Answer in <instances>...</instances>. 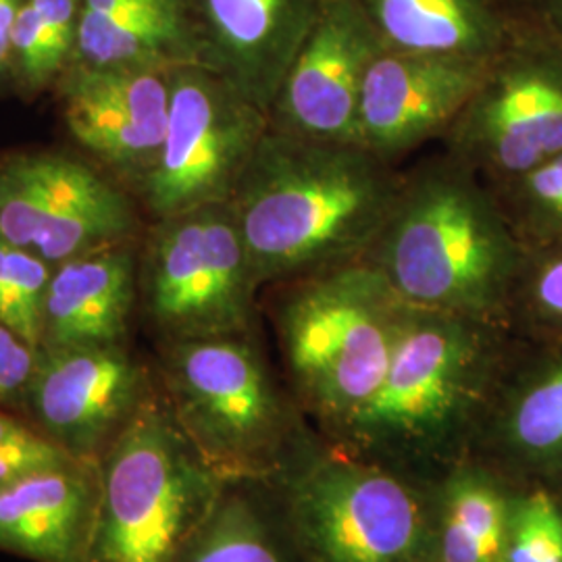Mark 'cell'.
<instances>
[{
	"instance_id": "cell-1",
	"label": "cell",
	"mask_w": 562,
	"mask_h": 562,
	"mask_svg": "<svg viewBox=\"0 0 562 562\" xmlns=\"http://www.w3.org/2000/svg\"><path fill=\"white\" fill-rule=\"evenodd\" d=\"M401 180L362 144L269 127L229 201L261 290L364 261Z\"/></svg>"
},
{
	"instance_id": "cell-2",
	"label": "cell",
	"mask_w": 562,
	"mask_h": 562,
	"mask_svg": "<svg viewBox=\"0 0 562 562\" xmlns=\"http://www.w3.org/2000/svg\"><path fill=\"white\" fill-rule=\"evenodd\" d=\"M364 261L415 308L494 322L519 276L521 241L492 188L442 150L402 171Z\"/></svg>"
},
{
	"instance_id": "cell-3",
	"label": "cell",
	"mask_w": 562,
	"mask_h": 562,
	"mask_svg": "<svg viewBox=\"0 0 562 562\" xmlns=\"http://www.w3.org/2000/svg\"><path fill=\"white\" fill-rule=\"evenodd\" d=\"M265 290L294 394L344 431L380 390L402 319V301L369 261L348 262Z\"/></svg>"
},
{
	"instance_id": "cell-4",
	"label": "cell",
	"mask_w": 562,
	"mask_h": 562,
	"mask_svg": "<svg viewBox=\"0 0 562 562\" xmlns=\"http://www.w3.org/2000/svg\"><path fill=\"white\" fill-rule=\"evenodd\" d=\"M99 469L88 562H178L227 482L202 461L167 401L146 396Z\"/></svg>"
},
{
	"instance_id": "cell-5",
	"label": "cell",
	"mask_w": 562,
	"mask_h": 562,
	"mask_svg": "<svg viewBox=\"0 0 562 562\" xmlns=\"http://www.w3.org/2000/svg\"><path fill=\"white\" fill-rule=\"evenodd\" d=\"M492 323L408 306L380 390L344 434L401 454L452 442L492 390Z\"/></svg>"
},
{
	"instance_id": "cell-6",
	"label": "cell",
	"mask_w": 562,
	"mask_h": 562,
	"mask_svg": "<svg viewBox=\"0 0 562 562\" xmlns=\"http://www.w3.org/2000/svg\"><path fill=\"white\" fill-rule=\"evenodd\" d=\"M162 378L176 422L225 482L278 462L292 415L252 331L167 341Z\"/></svg>"
},
{
	"instance_id": "cell-7",
	"label": "cell",
	"mask_w": 562,
	"mask_h": 562,
	"mask_svg": "<svg viewBox=\"0 0 562 562\" xmlns=\"http://www.w3.org/2000/svg\"><path fill=\"white\" fill-rule=\"evenodd\" d=\"M142 288L146 313L167 341L252 331L261 285L229 202L157 220Z\"/></svg>"
},
{
	"instance_id": "cell-8",
	"label": "cell",
	"mask_w": 562,
	"mask_h": 562,
	"mask_svg": "<svg viewBox=\"0 0 562 562\" xmlns=\"http://www.w3.org/2000/svg\"><path fill=\"white\" fill-rule=\"evenodd\" d=\"M267 130V113L220 74L178 65L165 140L140 181L155 222L232 201Z\"/></svg>"
},
{
	"instance_id": "cell-9",
	"label": "cell",
	"mask_w": 562,
	"mask_h": 562,
	"mask_svg": "<svg viewBox=\"0 0 562 562\" xmlns=\"http://www.w3.org/2000/svg\"><path fill=\"white\" fill-rule=\"evenodd\" d=\"M290 519L315 562H434L419 494L380 464L327 457L290 487Z\"/></svg>"
},
{
	"instance_id": "cell-10",
	"label": "cell",
	"mask_w": 562,
	"mask_h": 562,
	"mask_svg": "<svg viewBox=\"0 0 562 562\" xmlns=\"http://www.w3.org/2000/svg\"><path fill=\"white\" fill-rule=\"evenodd\" d=\"M442 146L490 188L552 159L562 153L561 69L501 50Z\"/></svg>"
},
{
	"instance_id": "cell-11",
	"label": "cell",
	"mask_w": 562,
	"mask_h": 562,
	"mask_svg": "<svg viewBox=\"0 0 562 562\" xmlns=\"http://www.w3.org/2000/svg\"><path fill=\"white\" fill-rule=\"evenodd\" d=\"M134 229L130 201L81 162L44 155L0 169V238L44 261L65 262Z\"/></svg>"
},
{
	"instance_id": "cell-12",
	"label": "cell",
	"mask_w": 562,
	"mask_h": 562,
	"mask_svg": "<svg viewBox=\"0 0 562 562\" xmlns=\"http://www.w3.org/2000/svg\"><path fill=\"white\" fill-rule=\"evenodd\" d=\"M383 46L361 0H322L269 109V127L319 140L359 142L364 74Z\"/></svg>"
},
{
	"instance_id": "cell-13",
	"label": "cell",
	"mask_w": 562,
	"mask_h": 562,
	"mask_svg": "<svg viewBox=\"0 0 562 562\" xmlns=\"http://www.w3.org/2000/svg\"><path fill=\"white\" fill-rule=\"evenodd\" d=\"M25 396L48 438L80 461L99 462L146 401L148 383L120 344L38 348Z\"/></svg>"
},
{
	"instance_id": "cell-14",
	"label": "cell",
	"mask_w": 562,
	"mask_h": 562,
	"mask_svg": "<svg viewBox=\"0 0 562 562\" xmlns=\"http://www.w3.org/2000/svg\"><path fill=\"white\" fill-rule=\"evenodd\" d=\"M490 60L383 48L362 81L359 142L390 165L427 142H442L480 88Z\"/></svg>"
},
{
	"instance_id": "cell-15",
	"label": "cell",
	"mask_w": 562,
	"mask_h": 562,
	"mask_svg": "<svg viewBox=\"0 0 562 562\" xmlns=\"http://www.w3.org/2000/svg\"><path fill=\"white\" fill-rule=\"evenodd\" d=\"M199 65L269 117L322 0H181Z\"/></svg>"
},
{
	"instance_id": "cell-16",
	"label": "cell",
	"mask_w": 562,
	"mask_h": 562,
	"mask_svg": "<svg viewBox=\"0 0 562 562\" xmlns=\"http://www.w3.org/2000/svg\"><path fill=\"white\" fill-rule=\"evenodd\" d=\"M176 67H67L60 88L74 138L140 183L165 140Z\"/></svg>"
},
{
	"instance_id": "cell-17",
	"label": "cell",
	"mask_w": 562,
	"mask_h": 562,
	"mask_svg": "<svg viewBox=\"0 0 562 562\" xmlns=\"http://www.w3.org/2000/svg\"><path fill=\"white\" fill-rule=\"evenodd\" d=\"M99 504L97 462L0 487V548L38 562H88Z\"/></svg>"
},
{
	"instance_id": "cell-18",
	"label": "cell",
	"mask_w": 562,
	"mask_h": 562,
	"mask_svg": "<svg viewBox=\"0 0 562 562\" xmlns=\"http://www.w3.org/2000/svg\"><path fill=\"white\" fill-rule=\"evenodd\" d=\"M136 296V259L102 246L60 265L46 290L41 348L120 344Z\"/></svg>"
},
{
	"instance_id": "cell-19",
	"label": "cell",
	"mask_w": 562,
	"mask_h": 562,
	"mask_svg": "<svg viewBox=\"0 0 562 562\" xmlns=\"http://www.w3.org/2000/svg\"><path fill=\"white\" fill-rule=\"evenodd\" d=\"M199 63L181 0H80L69 67L125 69Z\"/></svg>"
},
{
	"instance_id": "cell-20",
	"label": "cell",
	"mask_w": 562,
	"mask_h": 562,
	"mask_svg": "<svg viewBox=\"0 0 562 562\" xmlns=\"http://www.w3.org/2000/svg\"><path fill=\"white\" fill-rule=\"evenodd\" d=\"M385 50L494 59L504 25L490 0H361Z\"/></svg>"
},
{
	"instance_id": "cell-21",
	"label": "cell",
	"mask_w": 562,
	"mask_h": 562,
	"mask_svg": "<svg viewBox=\"0 0 562 562\" xmlns=\"http://www.w3.org/2000/svg\"><path fill=\"white\" fill-rule=\"evenodd\" d=\"M510 504L482 471L459 469L443 483L434 525V562H504Z\"/></svg>"
},
{
	"instance_id": "cell-22",
	"label": "cell",
	"mask_w": 562,
	"mask_h": 562,
	"mask_svg": "<svg viewBox=\"0 0 562 562\" xmlns=\"http://www.w3.org/2000/svg\"><path fill=\"white\" fill-rule=\"evenodd\" d=\"M80 0H23L11 36V74L25 88H42L71 65Z\"/></svg>"
},
{
	"instance_id": "cell-23",
	"label": "cell",
	"mask_w": 562,
	"mask_h": 562,
	"mask_svg": "<svg viewBox=\"0 0 562 562\" xmlns=\"http://www.w3.org/2000/svg\"><path fill=\"white\" fill-rule=\"evenodd\" d=\"M178 562H288L261 513L225 490Z\"/></svg>"
},
{
	"instance_id": "cell-24",
	"label": "cell",
	"mask_w": 562,
	"mask_h": 562,
	"mask_svg": "<svg viewBox=\"0 0 562 562\" xmlns=\"http://www.w3.org/2000/svg\"><path fill=\"white\" fill-rule=\"evenodd\" d=\"M508 438L529 454L562 452V361L527 383L506 415Z\"/></svg>"
},
{
	"instance_id": "cell-25",
	"label": "cell",
	"mask_w": 562,
	"mask_h": 562,
	"mask_svg": "<svg viewBox=\"0 0 562 562\" xmlns=\"http://www.w3.org/2000/svg\"><path fill=\"white\" fill-rule=\"evenodd\" d=\"M50 273L46 261L32 250L11 246L0 280V323L21 340L41 348L42 319Z\"/></svg>"
},
{
	"instance_id": "cell-26",
	"label": "cell",
	"mask_w": 562,
	"mask_h": 562,
	"mask_svg": "<svg viewBox=\"0 0 562 562\" xmlns=\"http://www.w3.org/2000/svg\"><path fill=\"white\" fill-rule=\"evenodd\" d=\"M504 562H562V513L543 490L510 504Z\"/></svg>"
},
{
	"instance_id": "cell-27",
	"label": "cell",
	"mask_w": 562,
	"mask_h": 562,
	"mask_svg": "<svg viewBox=\"0 0 562 562\" xmlns=\"http://www.w3.org/2000/svg\"><path fill=\"white\" fill-rule=\"evenodd\" d=\"M498 199H513L510 206L503 211H515L517 222H510V229L527 223L531 229H562V153L538 165L519 180L508 181L492 188Z\"/></svg>"
},
{
	"instance_id": "cell-28",
	"label": "cell",
	"mask_w": 562,
	"mask_h": 562,
	"mask_svg": "<svg viewBox=\"0 0 562 562\" xmlns=\"http://www.w3.org/2000/svg\"><path fill=\"white\" fill-rule=\"evenodd\" d=\"M83 462L27 425L0 415V487L27 475ZM88 462V461H86Z\"/></svg>"
},
{
	"instance_id": "cell-29",
	"label": "cell",
	"mask_w": 562,
	"mask_h": 562,
	"mask_svg": "<svg viewBox=\"0 0 562 562\" xmlns=\"http://www.w3.org/2000/svg\"><path fill=\"white\" fill-rule=\"evenodd\" d=\"M38 361V348L0 323V402L25 396Z\"/></svg>"
},
{
	"instance_id": "cell-30",
	"label": "cell",
	"mask_w": 562,
	"mask_h": 562,
	"mask_svg": "<svg viewBox=\"0 0 562 562\" xmlns=\"http://www.w3.org/2000/svg\"><path fill=\"white\" fill-rule=\"evenodd\" d=\"M527 292L538 313L562 322V250L533 267Z\"/></svg>"
},
{
	"instance_id": "cell-31",
	"label": "cell",
	"mask_w": 562,
	"mask_h": 562,
	"mask_svg": "<svg viewBox=\"0 0 562 562\" xmlns=\"http://www.w3.org/2000/svg\"><path fill=\"white\" fill-rule=\"evenodd\" d=\"M23 0H0V76L11 71V36Z\"/></svg>"
}]
</instances>
